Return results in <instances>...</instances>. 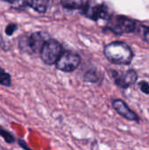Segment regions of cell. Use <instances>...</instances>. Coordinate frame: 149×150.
Returning a JSON list of instances; mask_svg holds the SVG:
<instances>
[{
	"instance_id": "1",
	"label": "cell",
	"mask_w": 149,
	"mask_h": 150,
	"mask_svg": "<svg viewBox=\"0 0 149 150\" xmlns=\"http://www.w3.org/2000/svg\"><path fill=\"white\" fill-rule=\"evenodd\" d=\"M104 54L110 62L117 65H129L134 56L131 47L120 40L112 41L105 46Z\"/></svg>"
},
{
	"instance_id": "2",
	"label": "cell",
	"mask_w": 149,
	"mask_h": 150,
	"mask_svg": "<svg viewBox=\"0 0 149 150\" xmlns=\"http://www.w3.org/2000/svg\"><path fill=\"white\" fill-rule=\"evenodd\" d=\"M137 28V22L126 16H111L107 20V25L104 30H109L114 34L121 35L124 33H134Z\"/></svg>"
},
{
	"instance_id": "3",
	"label": "cell",
	"mask_w": 149,
	"mask_h": 150,
	"mask_svg": "<svg viewBox=\"0 0 149 150\" xmlns=\"http://www.w3.org/2000/svg\"><path fill=\"white\" fill-rule=\"evenodd\" d=\"M46 40V33L42 32L23 35L18 40V47L23 53L29 54L40 53Z\"/></svg>"
},
{
	"instance_id": "4",
	"label": "cell",
	"mask_w": 149,
	"mask_h": 150,
	"mask_svg": "<svg viewBox=\"0 0 149 150\" xmlns=\"http://www.w3.org/2000/svg\"><path fill=\"white\" fill-rule=\"evenodd\" d=\"M80 11L86 18L95 21L99 19L107 21L112 16L109 8L105 4H97L90 0L84 2Z\"/></svg>"
},
{
	"instance_id": "5",
	"label": "cell",
	"mask_w": 149,
	"mask_h": 150,
	"mask_svg": "<svg viewBox=\"0 0 149 150\" xmlns=\"http://www.w3.org/2000/svg\"><path fill=\"white\" fill-rule=\"evenodd\" d=\"M62 51V46L58 40L47 38L43 43L40 53L42 61L47 65H53L56 62Z\"/></svg>"
},
{
	"instance_id": "6",
	"label": "cell",
	"mask_w": 149,
	"mask_h": 150,
	"mask_svg": "<svg viewBox=\"0 0 149 150\" xmlns=\"http://www.w3.org/2000/svg\"><path fill=\"white\" fill-rule=\"evenodd\" d=\"M81 63V57L78 54L71 51H62L60 57L56 61L55 67L63 72L75 71Z\"/></svg>"
},
{
	"instance_id": "7",
	"label": "cell",
	"mask_w": 149,
	"mask_h": 150,
	"mask_svg": "<svg viewBox=\"0 0 149 150\" xmlns=\"http://www.w3.org/2000/svg\"><path fill=\"white\" fill-rule=\"evenodd\" d=\"M112 72L115 84L122 89H128L134 85L138 81V74L133 69H130L124 73H119L115 70H112Z\"/></svg>"
},
{
	"instance_id": "8",
	"label": "cell",
	"mask_w": 149,
	"mask_h": 150,
	"mask_svg": "<svg viewBox=\"0 0 149 150\" xmlns=\"http://www.w3.org/2000/svg\"><path fill=\"white\" fill-rule=\"evenodd\" d=\"M112 107L120 116H122L126 120L138 122V123L140 122L141 120L140 117L133 110H131L129 106L126 105V103L123 101L122 99H119V98L114 99L112 101Z\"/></svg>"
},
{
	"instance_id": "9",
	"label": "cell",
	"mask_w": 149,
	"mask_h": 150,
	"mask_svg": "<svg viewBox=\"0 0 149 150\" xmlns=\"http://www.w3.org/2000/svg\"><path fill=\"white\" fill-rule=\"evenodd\" d=\"M49 0H31L30 8L39 13H45L47 10Z\"/></svg>"
},
{
	"instance_id": "10",
	"label": "cell",
	"mask_w": 149,
	"mask_h": 150,
	"mask_svg": "<svg viewBox=\"0 0 149 150\" xmlns=\"http://www.w3.org/2000/svg\"><path fill=\"white\" fill-rule=\"evenodd\" d=\"M61 5L68 10H80L84 3L83 0H61Z\"/></svg>"
},
{
	"instance_id": "11",
	"label": "cell",
	"mask_w": 149,
	"mask_h": 150,
	"mask_svg": "<svg viewBox=\"0 0 149 150\" xmlns=\"http://www.w3.org/2000/svg\"><path fill=\"white\" fill-rule=\"evenodd\" d=\"M0 84L5 87H10L11 84V75L2 68H0Z\"/></svg>"
},
{
	"instance_id": "12",
	"label": "cell",
	"mask_w": 149,
	"mask_h": 150,
	"mask_svg": "<svg viewBox=\"0 0 149 150\" xmlns=\"http://www.w3.org/2000/svg\"><path fill=\"white\" fill-rule=\"evenodd\" d=\"M11 4L15 10H24L27 7H30L31 0H13Z\"/></svg>"
},
{
	"instance_id": "13",
	"label": "cell",
	"mask_w": 149,
	"mask_h": 150,
	"mask_svg": "<svg viewBox=\"0 0 149 150\" xmlns=\"http://www.w3.org/2000/svg\"><path fill=\"white\" fill-rule=\"evenodd\" d=\"M83 78H84L85 82H90V83H97L99 80V77H98L97 74L96 73V71H93V70L87 71L84 74Z\"/></svg>"
},
{
	"instance_id": "14",
	"label": "cell",
	"mask_w": 149,
	"mask_h": 150,
	"mask_svg": "<svg viewBox=\"0 0 149 150\" xmlns=\"http://www.w3.org/2000/svg\"><path fill=\"white\" fill-rule=\"evenodd\" d=\"M0 136L3 137V139L9 144H11L15 142V138L13 137V135L2 127H0Z\"/></svg>"
},
{
	"instance_id": "15",
	"label": "cell",
	"mask_w": 149,
	"mask_h": 150,
	"mask_svg": "<svg viewBox=\"0 0 149 150\" xmlns=\"http://www.w3.org/2000/svg\"><path fill=\"white\" fill-rule=\"evenodd\" d=\"M141 37H142V40L146 42L149 44V26L148 25H141Z\"/></svg>"
},
{
	"instance_id": "16",
	"label": "cell",
	"mask_w": 149,
	"mask_h": 150,
	"mask_svg": "<svg viewBox=\"0 0 149 150\" xmlns=\"http://www.w3.org/2000/svg\"><path fill=\"white\" fill-rule=\"evenodd\" d=\"M18 29V25L17 24H14V23H10L6 25L5 27V33L8 35V36H11L15 32L16 30Z\"/></svg>"
},
{
	"instance_id": "17",
	"label": "cell",
	"mask_w": 149,
	"mask_h": 150,
	"mask_svg": "<svg viewBox=\"0 0 149 150\" xmlns=\"http://www.w3.org/2000/svg\"><path fill=\"white\" fill-rule=\"evenodd\" d=\"M138 85H139L140 90H141L143 93H145V94H147V95H149V83L148 82H146V81L139 82V83H138Z\"/></svg>"
},
{
	"instance_id": "18",
	"label": "cell",
	"mask_w": 149,
	"mask_h": 150,
	"mask_svg": "<svg viewBox=\"0 0 149 150\" xmlns=\"http://www.w3.org/2000/svg\"><path fill=\"white\" fill-rule=\"evenodd\" d=\"M3 1L7 2V3H10V4H11V3H12V1H13V0H3Z\"/></svg>"
}]
</instances>
